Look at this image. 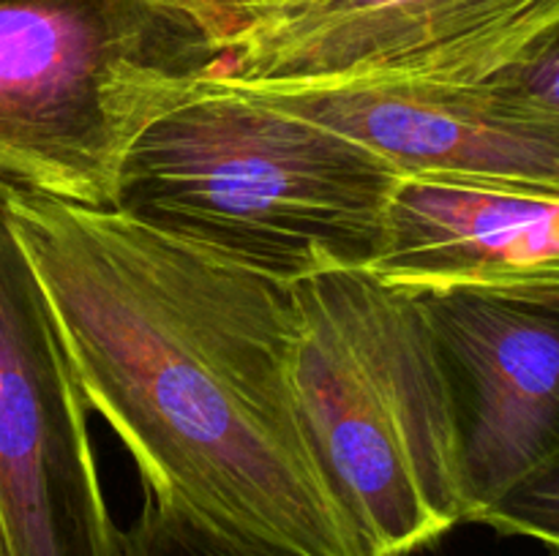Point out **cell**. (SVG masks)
I'll list each match as a JSON object with an SVG mask.
<instances>
[{
  "label": "cell",
  "instance_id": "5bb4252c",
  "mask_svg": "<svg viewBox=\"0 0 559 556\" xmlns=\"http://www.w3.org/2000/svg\"><path fill=\"white\" fill-rule=\"evenodd\" d=\"M519 298L533 300V303L546 305V309L557 311L559 314V287L557 289H540V292H524V294H519Z\"/></svg>",
  "mask_w": 559,
  "mask_h": 556
},
{
  "label": "cell",
  "instance_id": "277c9868",
  "mask_svg": "<svg viewBox=\"0 0 559 556\" xmlns=\"http://www.w3.org/2000/svg\"><path fill=\"white\" fill-rule=\"evenodd\" d=\"M216 63L140 0H0V183L115 210L136 136Z\"/></svg>",
  "mask_w": 559,
  "mask_h": 556
},
{
  "label": "cell",
  "instance_id": "9c48e42d",
  "mask_svg": "<svg viewBox=\"0 0 559 556\" xmlns=\"http://www.w3.org/2000/svg\"><path fill=\"white\" fill-rule=\"evenodd\" d=\"M366 273L415 294L557 289L559 191L402 174Z\"/></svg>",
  "mask_w": 559,
  "mask_h": 556
},
{
  "label": "cell",
  "instance_id": "5b68a950",
  "mask_svg": "<svg viewBox=\"0 0 559 556\" xmlns=\"http://www.w3.org/2000/svg\"><path fill=\"white\" fill-rule=\"evenodd\" d=\"M559 16V0H284L213 74L295 90L480 85Z\"/></svg>",
  "mask_w": 559,
  "mask_h": 556
},
{
  "label": "cell",
  "instance_id": "52a82bcc",
  "mask_svg": "<svg viewBox=\"0 0 559 556\" xmlns=\"http://www.w3.org/2000/svg\"><path fill=\"white\" fill-rule=\"evenodd\" d=\"M456 403L469 523L559 456V314L519 294H420Z\"/></svg>",
  "mask_w": 559,
  "mask_h": 556
},
{
  "label": "cell",
  "instance_id": "9a60e30c",
  "mask_svg": "<svg viewBox=\"0 0 559 556\" xmlns=\"http://www.w3.org/2000/svg\"><path fill=\"white\" fill-rule=\"evenodd\" d=\"M0 556H5V545H3V534H0Z\"/></svg>",
  "mask_w": 559,
  "mask_h": 556
},
{
  "label": "cell",
  "instance_id": "3957f363",
  "mask_svg": "<svg viewBox=\"0 0 559 556\" xmlns=\"http://www.w3.org/2000/svg\"><path fill=\"white\" fill-rule=\"evenodd\" d=\"M295 392L369 556H409L469 523L456 403L420 294L366 270L293 283Z\"/></svg>",
  "mask_w": 559,
  "mask_h": 556
},
{
  "label": "cell",
  "instance_id": "7a4b0ae2",
  "mask_svg": "<svg viewBox=\"0 0 559 556\" xmlns=\"http://www.w3.org/2000/svg\"><path fill=\"white\" fill-rule=\"evenodd\" d=\"M399 178L369 147L207 71L136 136L115 210L293 287L377 259Z\"/></svg>",
  "mask_w": 559,
  "mask_h": 556
},
{
  "label": "cell",
  "instance_id": "6da1fadb",
  "mask_svg": "<svg viewBox=\"0 0 559 556\" xmlns=\"http://www.w3.org/2000/svg\"><path fill=\"white\" fill-rule=\"evenodd\" d=\"M0 194L82 396L153 505L260 554L369 556L300 412L289 283L120 210Z\"/></svg>",
  "mask_w": 559,
  "mask_h": 556
},
{
  "label": "cell",
  "instance_id": "8fae6325",
  "mask_svg": "<svg viewBox=\"0 0 559 556\" xmlns=\"http://www.w3.org/2000/svg\"><path fill=\"white\" fill-rule=\"evenodd\" d=\"M489 82L502 96L559 131V16Z\"/></svg>",
  "mask_w": 559,
  "mask_h": 556
},
{
  "label": "cell",
  "instance_id": "30bf717a",
  "mask_svg": "<svg viewBox=\"0 0 559 556\" xmlns=\"http://www.w3.org/2000/svg\"><path fill=\"white\" fill-rule=\"evenodd\" d=\"M475 523L538 540L559 554V456L511 485Z\"/></svg>",
  "mask_w": 559,
  "mask_h": 556
},
{
  "label": "cell",
  "instance_id": "ba28073f",
  "mask_svg": "<svg viewBox=\"0 0 559 556\" xmlns=\"http://www.w3.org/2000/svg\"><path fill=\"white\" fill-rule=\"evenodd\" d=\"M238 87L282 112L349 136L407 178L559 191V131L502 96L491 82L459 87Z\"/></svg>",
  "mask_w": 559,
  "mask_h": 556
},
{
  "label": "cell",
  "instance_id": "8992f818",
  "mask_svg": "<svg viewBox=\"0 0 559 556\" xmlns=\"http://www.w3.org/2000/svg\"><path fill=\"white\" fill-rule=\"evenodd\" d=\"M0 534L5 556H123L87 401L0 194Z\"/></svg>",
  "mask_w": 559,
  "mask_h": 556
},
{
  "label": "cell",
  "instance_id": "7c38bea8",
  "mask_svg": "<svg viewBox=\"0 0 559 556\" xmlns=\"http://www.w3.org/2000/svg\"><path fill=\"white\" fill-rule=\"evenodd\" d=\"M123 556H271L260 551L224 543L162 507L145 501L142 512L129 529H123Z\"/></svg>",
  "mask_w": 559,
  "mask_h": 556
},
{
  "label": "cell",
  "instance_id": "4fadbf2b",
  "mask_svg": "<svg viewBox=\"0 0 559 556\" xmlns=\"http://www.w3.org/2000/svg\"><path fill=\"white\" fill-rule=\"evenodd\" d=\"M158 14L178 20L200 33L213 52L222 55L243 36L251 25L265 20L284 0H140Z\"/></svg>",
  "mask_w": 559,
  "mask_h": 556
}]
</instances>
